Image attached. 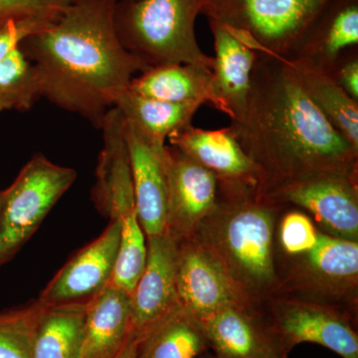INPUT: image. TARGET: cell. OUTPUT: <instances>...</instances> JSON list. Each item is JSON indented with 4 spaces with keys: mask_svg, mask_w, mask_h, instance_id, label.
<instances>
[{
    "mask_svg": "<svg viewBox=\"0 0 358 358\" xmlns=\"http://www.w3.org/2000/svg\"><path fill=\"white\" fill-rule=\"evenodd\" d=\"M121 223L110 220L102 234L68 261L45 287L38 301L47 307L89 305L112 281Z\"/></svg>",
    "mask_w": 358,
    "mask_h": 358,
    "instance_id": "10",
    "label": "cell"
},
{
    "mask_svg": "<svg viewBox=\"0 0 358 358\" xmlns=\"http://www.w3.org/2000/svg\"><path fill=\"white\" fill-rule=\"evenodd\" d=\"M287 353L292 346L313 343L343 358H358V338L352 326L338 313L310 303H284L270 329Z\"/></svg>",
    "mask_w": 358,
    "mask_h": 358,
    "instance_id": "14",
    "label": "cell"
},
{
    "mask_svg": "<svg viewBox=\"0 0 358 358\" xmlns=\"http://www.w3.org/2000/svg\"><path fill=\"white\" fill-rule=\"evenodd\" d=\"M77 178L75 169L36 155L6 189L0 213V267L29 240Z\"/></svg>",
    "mask_w": 358,
    "mask_h": 358,
    "instance_id": "6",
    "label": "cell"
},
{
    "mask_svg": "<svg viewBox=\"0 0 358 358\" xmlns=\"http://www.w3.org/2000/svg\"><path fill=\"white\" fill-rule=\"evenodd\" d=\"M53 21L37 17L13 18L0 25V61L32 35L38 34L55 24Z\"/></svg>",
    "mask_w": 358,
    "mask_h": 358,
    "instance_id": "31",
    "label": "cell"
},
{
    "mask_svg": "<svg viewBox=\"0 0 358 358\" xmlns=\"http://www.w3.org/2000/svg\"><path fill=\"white\" fill-rule=\"evenodd\" d=\"M100 128L103 145L96 166L92 199L103 216L121 223L124 219L138 215L121 110L117 107L108 110Z\"/></svg>",
    "mask_w": 358,
    "mask_h": 358,
    "instance_id": "12",
    "label": "cell"
},
{
    "mask_svg": "<svg viewBox=\"0 0 358 358\" xmlns=\"http://www.w3.org/2000/svg\"><path fill=\"white\" fill-rule=\"evenodd\" d=\"M214 40L212 89L219 112L231 122L241 119L246 110L252 73L258 52L237 37L229 28L208 20Z\"/></svg>",
    "mask_w": 358,
    "mask_h": 358,
    "instance_id": "16",
    "label": "cell"
},
{
    "mask_svg": "<svg viewBox=\"0 0 358 358\" xmlns=\"http://www.w3.org/2000/svg\"><path fill=\"white\" fill-rule=\"evenodd\" d=\"M72 0H0V25L13 18L37 17L57 22Z\"/></svg>",
    "mask_w": 358,
    "mask_h": 358,
    "instance_id": "30",
    "label": "cell"
},
{
    "mask_svg": "<svg viewBox=\"0 0 358 358\" xmlns=\"http://www.w3.org/2000/svg\"><path fill=\"white\" fill-rule=\"evenodd\" d=\"M131 336V296L110 284L87 307L78 358H115Z\"/></svg>",
    "mask_w": 358,
    "mask_h": 358,
    "instance_id": "19",
    "label": "cell"
},
{
    "mask_svg": "<svg viewBox=\"0 0 358 358\" xmlns=\"http://www.w3.org/2000/svg\"><path fill=\"white\" fill-rule=\"evenodd\" d=\"M124 136L138 221L145 236H159L166 232L169 192L164 162L166 145L155 147L148 143L126 120Z\"/></svg>",
    "mask_w": 358,
    "mask_h": 358,
    "instance_id": "15",
    "label": "cell"
},
{
    "mask_svg": "<svg viewBox=\"0 0 358 358\" xmlns=\"http://www.w3.org/2000/svg\"><path fill=\"white\" fill-rule=\"evenodd\" d=\"M136 346H138V341L131 334L129 341H127L126 345L124 346L122 352H120L119 355L115 358H136Z\"/></svg>",
    "mask_w": 358,
    "mask_h": 358,
    "instance_id": "33",
    "label": "cell"
},
{
    "mask_svg": "<svg viewBox=\"0 0 358 358\" xmlns=\"http://www.w3.org/2000/svg\"><path fill=\"white\" fill-rule=\"evenodd\" d=\"M136 341V358H196L208 345L199 320L180 306Z\"/></svg>",
    "mask_w": 358,
    "mask_h": 358,
    "instance_id": "23",
    "label": "cell"
},
{
    "mask_svg": "<svg viewBox=\"0 0 358 358\" xmlns=\"http://www.w3.org/2000/svg\"><path fill=\"white\" fill-rule=\"evenodd\" d=\"M129 91L176 103H199L217 108L211 70L193 64L152 66L131 80Z\"/></svg>",
    "mask_w": 358,
    "mask_h": 358,
    "instance_id": "20",
    "label": "cell"
},
{
    "mask_svg": "<svg viewBox=\"0 0 358 358\" xmlns=\"http://www.w3.org/2000/svg\"><path fill=\"white\" fill-rule=\"evenodd\" d=\"M117 2L72 0L55 24L20 46L36 69L42 96L99 128L134 75L150 68L120 40Z\"/></svg>",
    "mask_w": 358,
    "mask_h": 358,
    "instance_id": "2",
    "label": "cell"
},
{
    "mask_svg": "<svg viewBox=\"0 0 358 358\" xmlns=\"http://www.w3.org/2000/svg\"><path fill=\"white\" fill-rule=\"evenodd\" d=\"M167 140L171 147L215 174L219 182L258 189L260 171L244 152L230 126L203 129L190 124L174 131Z\"/></svg>",
    "mask_w": 358,
    "mask_h": 358,
    "instance_id": "13",
    "label": "cell"
},
{
    "mask_svg": "<svg viewBox=\"0 0 358 358\" xmlns=\"http://www.w3.org/2000/svg\"><path fill=\"white\" fill-rule=\"evenodd\" d=\"M147 262L131 294V334L141 338L178 308L176 263L178 242L166 232L147 237Z\"/></svg>",
    "mask_w": 358,
    "mask_h": 358,
    "instance_id": "11",
    "label": "cell"
},
{
    "mask_svg": "<svg viewBox=\"0 0 358 358\" xmlns=\"http://www.w3.org/2000/svg\"><path fill=\"white\" fill-rule=\"evenodd\" d=\"M164 162L169 192L166 232L179 242L192 237L217 208L219 180L171 145L164 148Z\"/></svg>",
    "mask_w": 358,
    "mask_h": 358,
    "instance_id": "9",
    "label": "cell"
},
{
    "mask_svg": "<svg viewBox=\"0 0 358 358\" xmlns=\"http://www.w3.org/2000/svg\"><path fill=\"white\" fill-rule=\"evenodd\" d=\"M306 263L313 282L327 289L345 291L357 285V241L319 232L317 245L308 252Z\"/></svg>",
    "mask_w": 358,
    "mask_h": 358,
    "instance_id": "25",
    "label": "cell"
},
{
    "mask_svg": "<svg viewBox=\"0 0 358 358\" xmlns=\"http://www.w3.org/2000/svg\"><path fill=\"white\" fill-rule=\"evenodd\" d=\"M147 236L138 215L121 222V239L110 284L128 293H133L147 262Z\"/></svg>",
    "mask_w": 358,
    "mask_h": 358,
    "instance_id": "28",
    "label": "cell"
},
{
    "mask_svg": "<svg viewBox=\"0 0 358 358\" xmlns=\"http://www.w3.org/2000/svg\"><path fill=\"white\" fill-rule=\"evenodd\" d=\"M200 324L217 358H286L274 334L245 308H224Z\"/></svg>",
    "mask_w": 358,
    "mask_h": 358,
    "instance_id": "18",
    "label": "cell"
},
{
    "mask_svg": "<svg viewBox=\"0 0 358 358\" xmlns=\"http://www.w3.org/2000/svg\"><path fill=\"white\" fill-rule=\"evenodd\" d=\"M4 195H6V189L0 190V213H1L2 204L4 201Z\"/></svg>",
    "mask_w": 358,
    "mask_h": 358,
    "instance_id": "34",
    "label": "cell"
},
{
    "mask_svg": "<svg viewBox=\"0 0 358 358\" xmlns=\"http://www.w3.org/2000/svg\"><path fill=\"white\" fill-rule=\"evenodd\" d=\"M88 305L45 306L32 346V358H78Z\"/></svg>",
    "mask_w": 358,
    "mask_h": 358,
    "instance_id": "24",
    "label": "cell"
},
{
    "mask_svg": "<svg viewBox=\"0 0 358 358\" xmlns=\"http://www.w3.org/2000/svg\"><path fill=\"white\" fill-rule=\"evenodd\" d=\"M176 292L180 307L199 322L224 308H245L246 301L222 264L192 237L178 242Z\"/></svg>",
    "mask_w": 358,
    "mask_h": 358,
    "instance_id": "7",
    "label": "cell"
},
{
    "mask_svg": "<svg viewBox=\"0 0 358 358\" xmlns=\"http://www.w3.org/2000/svg\"><path fill=\"white\" fill-rule=\"evenodd\" d=\"M319 232L312 220L299 211L289 212L282 221L280 239L282 248L291 255H303L317 245Z\"/></svg>",
    "mask_w": 358,
    "mask_h": 358,
    "instance_id": "29",
    "label": "cell"
},
{
    "mask_svg": "<svg viewBox=\"0 0 358 358\" xmlns=\"http://www.w3.org/2000/svg\"><path fill=\"white\" fill-rule=\"evenodd\" d=\"M41 96L36 69L20 47L0 61V112H25Z\"/></svg>",
    "mask_w": 358,
    "mask_h": 358,
    "instance_id": "26",
    "label": "cell"
},
{
    "mask_svg": "<svg viewBox=\"0 0 358 358\" xmlns=\"http://www.w3.org/2000/svg\"><path fill=\"white\" fill-rule=\"evenodd\" d=\"M219 185L228 199L200 224L199 240L245 296L265 293L275 282L274 201L255 187Z\"/></svg>",
    "mask_w": 358,
    "mask_h": 358,
    "instance_id": "3",
    "label": "cell"
},
{
    "mask_svg": "<svg viewBox=\"0 0 358 358\" xmlns=\"http://www.w3.org/2000/svg\"><path fill=\"white\" fill-rule=\"evenodd\" d=\"M300 79L313 103L358 150V102L348 95L329 73L303 59L284 58Z\"/></svg>",
    "mask_w": 358,
    "mask_h": 358,
    "instance_id": "21",
    "label": "cell"
},
{
    "mask_svg": "<svg viewBox=\"0 0 358 358\" xmlns=\"http://www.w3.org/2000/svg\"><path fill=\"white\" fill-rule=\"evenodd\" d=\"M329 0H208L202 14L259 53L287 58Z\"/></svg>",
    "mask_w": 358,
    "mask_h": 358,
    "instance_id": "5",
    "label": "cell"
},
{
    "mask_svg": "<svg viewBox=\"0 0 358 358\" xmlns=\"http://www.w3.org/2000/svg\"><path fill=\"white\" fill-rule=\"evenodd\" d=\"M115 107L148 143L164 147L171 134L192 124L201 106L166 102L138 95L128 89Z\"/></svg>",
    "mask_w": 358,
    "mask_h": 358,
    "instance_id": "22",
    "label": "cell"
},
{
    "mask_svg": "<svg viewBox=\"0 0 358 358\" xmlns=\"http://www.w3.org/2000/svg\"><path fill=\"white\" fill-rule=\"evenodd\" d=\"M230 127L260 171V194L313 173H357L358 150L317 109L286 59L258 52L246 110Z\"/></svg>",
    "mask_w": 358,
    "mask_h": 358,
    "instance_id": "1",
    "label": "cell"
},
{
    "mask_svg": "<svg viewBox=\"0 0 358 358\" xmlns=\"http://www.w3.org/2000/svg\"><path fill=\"white\" fill-rule=\"evenodd\" d=\"M329 74L348 95L358 102V54L357 48L345 54Z\"/></svg>",
    "mask_w": 358,
    "mask_h": 358,
    "instance_id": "32",
    "label": "cell"
},
{
    "mask_svg": "<svg viewBox=\"0 0 358 358\" xmlns=\"http://www.w3.org/2000/svg\"><path fill=\"white\" fill-rule=\"evenodd\" d=\"M355 174L324 171L310 174L264 196L310 211L333 236L357 241L358 192Z\"/></svg>",
    "mask_w": 358,
    "mask_h": 358,
    "instance_id": "8",
    "label": "cell"
},
{
    "mask_svg": "<svg viewBox=\"0 0 358 358\" xmlns=\"http://www.w3.org/2000/svg\"><path fill=\"white\" fill-rule=\"evenodd\" d=\"M45 306L38 299L0 312V358H32L35 334Z\"/></svg>",
    "mask_w": 358,
    "mask_h": 358,
    "instance_id": "27",
    "label": "cell"
},
{
    "mask_svg": "<svg viewBox=\"0 0 358 358\" xmlns=\"http://www.w3.org/2000/svg\"><path fill=\"white\" fill-rule=\"evenodd\" d=\"M208 0H119L115 24L127 50L150 67L193 64L211 70L214 59L200 48L197 16Z\"/></svg>",
    "mask_w": 358,
    "mask_h": 358,
    "instance_id": "4",
    "label": "cell"
},
{
    "mask_svg": "<svg viewBox=\"0 0 358 358\" xmlns=\"http://www.w3.org/2000/svg\"><path fill=\"white\" fill-rule=\"evenodd\" d=\"M358 45V0H329L287 58L303 59L331 73Z\"/></svg>",
    "mask_w": 358,
    "mask_h": 358,
    "instance_id": "17",
    "label": "cell"
}]
</instances>
